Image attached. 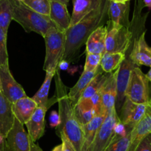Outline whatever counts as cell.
<instances>
[{
  "instance_id": "16",
  "label": "cell",
  "mask_w": 151,
  "mask_h": 151,
  "mask_svg": "<svg viewBox=\"0 0 151 151\" xmlns=\"http://www.w3.org/2000/svg\"><path fill=\"white\" fill-rule=\"evenodd\" d=\"M12 104L0 91V134L6 138L14 124L15 116L13 114Z\"/></svg>"
},
{
  "instance_id": "8",
  "label": "cell",
  "mask_w": 151,
  "mask_h": 151,
  "mask_svg": "<svg viewBox=\"0 0 151 151\" xmlns=\"http://www.w3.org/2000/svg\"><path fill=\"white\" fill-rule=\"evenodd\" d=\"M136 66L131 61L129 57H126L118 68L116 80V99H115V111L117 114H119L126 97V90L130 80L132 70Z\"/></svg>"
},
{
  "instance_id": "19",
  "label": "cell",
  "mask_w": 151,
  "mask_h": 151,
  "mask_svg": "<svg viewBox=\"0 0 151 151\" xmlns=\"http://www.w3.org/2000/svg\"><path fill=\"white\" fill-rule=\"evenodd\" d=\"M37 104L32 98L26 97L19 99L12 104L15 118L22 125H25L37 108Z\"/></svg>"
},
{
  "instance_id": "5",
  "label": "cell",
  "mask_w": 151,
  "mask_h": 151,
  "mask_svg": "<svg viewBox=\"0 0 151 151\" xmlns=\"http://www.w3.org/2000/svg\"><path fill=\"white\" fill-rule=\"evenodd\" d=\"M107 36L105 49L107 53H123L127 54L131 45L133 31L131 28L124 27L119 24L113 23L110 20L107 22Z\"/></svg>"
},
{
  "instance_id": "14",
  "label": "cell",
  "mask_w": 151,
  "mask_h": 151,
  "mask_svg": "<svg viewBox=\"0 0 151 151\" xmlns=\"http://www.w3.org/2000/svg\"><path fill=\"white\" fill-rule=\"evenodd\" d=\"M150 133H151V108L148 104L145 115L132 131L130 143L127 151H136L142 140Z\"/></svg>"
},
{
  "instance_id": "47",
  "label": "cell",
  "mask_w": 151,
  "mask_h": 151,
  "mask_svg": "<svg viewBox=\"0 0 151 151\" xmlns=\"http://www.w3.org/2000/svg\"><path fill=\"white\" fill-rule=\"evenodd\" d=\"M0 91H1V81H0Z\"/></svg>"
},
{
  "instance_id": "44",
  "label": "cell",
  "mask_w": 151,
  "mask_h": 151,
  "mask_svg": "<svg viewBox=\"0 0 151 151\" xmlns=\"http://www.w3.org/2000/svg\"><path fill=\"white\" fill-rule=\"evenodd\" d=\"M149 99L150 102L151 101V83H149Z\"/></svg>"
},
{
  "instance_id": "48",
  "label": "cell",
  "mask_w": 151,
  "mask_h": 151,
  "mask_svg": "<svg viewBox=\"0 0 151 151\" xmlns=\"http://www.w3.org/2000/svg\"><path fill=\"white\" fill-rule=\"evenodd\" d=\"M148 104H149L150 107V108H151V101H150V102H149V103H148Z\"/></svg>"
},
{
  "instance_id": "34",
  "label": "cell",
  "mask_w": 151,
  "mask_h": 151,
  "mask_svg": "<svg viewBox=\"0 0 151 151\" xmlns=\"http://www.w3.org/2000/svg\"><path fill=\"white\" fill-rule=\"evenodd\" d=\"M49 123H50V126L51 128H56L57 127H59L61 123V119L59 112L56 111H52L50 114V117H49Z\"/></svg>"
},
{
  "instance_id": "42",
  "label": "cell",
  "mask_w": 151,
  "mask_h": 151,
  "mask_svg": "<svg viewBox=\"0 0 151 151\" xmlns=\"http://www.w3.org/2000/svg\"><path fill=\"white\" fill-rule=\"evenodd\" d=\"M110 1H114V2H117V3H125V2H127V1H130V0H110Z\"/></svg>"
},
{
  "instance_id": "15",
  "label": "cell",
  "mask_w": 151,
  "mask_h": 151,
  "mask_svg": "<svg viewBox=\"0 0 151 151\" xmlns=\"http://www.w3.org/2000/svg\"><path fill=\"white\" fill-rule=\"evenodd\" d=\"M118 69L111 73L104 86L101 97V112L107 114L108 111L115 108L116 99V80Z\"/></svg>"
},
{
  "instance_id": "20",
  "label": "cell",
  "mask_w": 151,
  "mask_h": 151,
  "mask_svg": "<svg viewBox=\"0 0 151 151\" xmlns=\"http://www.w3.org/2000/svg\"><path fill=\"white\" fill-rule=\"evenodd\" d=\"M49 16L59 29L66 31L70 27L71 16L68 13L66 4L59 1H50Z\"/></svg>"
},
{
  "instance_id": "12",
  "label": "cell",
  "mask_w": 151,
  "mask_h": 151,
  "mask_svg": "<svg viewBox=\"0 0 151 151\" xmlns=\"http://www.w3.org/2000/svg\"><path fill=\"white\" fill-rule=\"evenodd\" d=\"M128 57L137 66H151V47L146 42L145 32L134 40L133 48Z\"/></svg>"
},
{
  "instance_id": "30",
  "label": "cell",
  "mask_w": 151,
  "mask_h": 151,
  "mask_svg": "<svg viewBox=\"0 0 151 151\" xmlns=\"http://www.w3.org/2000/svg\"><path fill=\"white\" fill-rule=\"evenodd\" d=\"M132 131H129L125 137L119 139H113L105 151H127L130 143Z\"/></svg>"
},
{
  "instance_id": "28",
  "label": "cell",
  "mask_w": 151,
  "mask_h": 151,
  "mask_svg": "<svg viewBox=\"0 0 151 151\" xmlns=\"http://www.w3.org/2000/svg\"><path fill=\"white\" fill-rule=\"evenodd\" d=\"M13 20V7L10 0H0V28L7 34L9 26Z\"/></svg>"
},
{
  "instance_id": "31",
  "label": "cell",
  "mask_w": 151,
  "mask_h": 151,
  "mask_svg": "<svg viewBox=\"0 0 151 151\" xmlns=\"http://www.w3.org/2000/svg\"><path fill=\"white\" fill-rule=\"evenodd\" d=\"M7 34L0 28V67L9 68L8 53L7 49Z\"/></svg>"
},
{
  "instance_id": "33",
  "label": "cell",
  "mask_w": 151,
  "mask_h": 151,
  "mask_svg": "<svg viewBox=\"0 0 151 151\" xmlns=\"http://www.w3.org/2000/svg\"><path fill=\"white\" fill-rule=\"evenodd\" d=\"M136 151H151V133L142 140Z\"/></svg>"
},
{
  "instance_id": "1",
  "label": "cell",
  "mask_w": 151,
  "mask_h": 151,
  "mask_svg": "<svg viewBox=\"0 0 151 151\" xmlns=\"http://www.w3.org/2000/svg\"><path fill=\"white\" fill-rule=\"evenodd\" d=\"M108 7L109 0H104L97 8L65 31V47L62 60L73 61L93 31L105 25L109 20Z\"/></svg>"
},
{
  "instance_id": "39",
  "label": "cell",
  "mask_w": 151,
  "mask_h": 151,
  "mask_svg": "<svg viewBox=\"0 0 151 151\" xmlns=\"http://www.w3.org/2000/svg\"><path fill=\"white\" fill-rule=\"evenodd\" d=\"M144 7H147L151 9V0H142Z\"/></svg>"
},
{
  "instance_id": "40",
  "label": "cell",
  "mask_w": 151,
  "mask_h": 151,
  "mask_svg": "<svg viewBox=\"0 0 151 151\" xmlns=\"http://www.w3.org/2000/svg\"><path fill=\"white\" fill-rule=\"evenodd\" d=\"M52 151H62V144L59 145H57V146H56V147H55L53 149V150H52Z\"/></svg>"
},
{
  "instance_id": "7",
  "label": "cell",
  "mask_w": 151,
  "mask_h": 151,
  "mask_svg": "<svg viewBox=\"0 0 151 151\" xmlns=\"http://www.w3.org/2000/svg\"><path fill=\"white\" fill-rule=\"evenodd\" d=\"M118 120L115 108L108 111L99 128L90 151H105L114 138V128Z\"/></svg>"
},
{
  "instance_id": "9",
  "label": "cell",
  "mask_w": 151,
  "mask_h": 151,
  "mask_svg": "<svg viewBox=\"0 0 151 151\" xmlns=\"http://www.w3.org/2000/svg\"><path fill=\"white\" fill-rule=\"evenodd\" d=\"M0 81L1 92L10 103H15L27 96L23 87L16 82L10 73V68L0 67Z\"/></svg>"
},
{
  "instance_id": "4",
  "label": "cell",
  "mask_w": 151,
  "mask_h": 151,
  "mask_svg": "<svg viewBox=\"0 0 151 151\" xmlns=\"http://www.w3.org/2000/svg\"><path fill=\"white\" fill-rule=\"evenodd\" d=\"M44 38L46 53L43 69L45 72L56 71L65 52V31L53 26L46 32Z\"/></svg>"
},
{
  "instance_id": "11",
  "label": "cell",
  "mask_w": 151,
  "mask_h": 151,
  "mask_svg": "<svg viewBox=\"0 0 151 151\" xmlns=\"http://www.w3.org/2000/svg\"><path fill=\"white\" fill-rule=\"evenodd\" d=\"M148 104H137L125 97L118 114L119 120L124 125H136L145 115Z\"/></svg>"
},
{
  "instance_id": "27",
  "label": "cell",
  "mask_w": 151,
  "mask_h": 151,
  "mask_svg": "<svg viewBox=\"0 0 151 151\" xmlns=\"http://www.w3.org/2000/svg\"><path fill=\"white\" fill-rule=\"evenodd\" d=\"M126 55L123 53H107L102 55L100 66L105 73H111L119 68L123 60L125 59Z\"/></svg>"
},
{
  "instance_id": "36",
  "label": "cell",
  "mask_w": 151,
  "mask_h": 151,
  "mask_svg": "<svg viewBox=\"0 0 151 151\" xmlns=\"http://www.w3.org/2000/svg\"><path fill=\"white\" fill-rule=\"evenodd\" d=\"M70 63L65 60H62L59 62V65H58V70H68L69 68Z\"/></svg>"
},
{
  "instance_id": "17",
  "label": "cell",
  "mask_w": 151,
  "mask_h": 151,
  "mask_svg": "<svg viewBox=\"0 0 151 151\" xmlns=\"http://www.w3.org/2000/svg\"><path fill=\"white\" fill-rule=\"evenodd\" d=\"M130 13V1L125 3H117L109 0L108 17L113 23L119 24L124 27L130 28L129 21Z\"/></svg>"
},
{
  "instance_id": "21",
  "label": "cell",
  "mask_w": 151,
  "mask_h": 151,
  "mask_svg": "<svg viewBox=\"0 0 151 151\" xmlns=\"http://www.w3.org/2000/svg\"><path fill=\"white\" fill-rule=\"evenodd\" d=\"M104 0H72L73 13L70 24L72 27L78 23L88 13L97 8Z\"/></svg>"
},
{
  "instance_id": "41",
  "label": "cell",
  "mask_w": 151,
  "mask_h": 151,
  "mask_svg": "<svg viewBox=\"0 0 151 151\" xmlns=\"http://www.w3.org/2000/svg\"><path fill=\"white\" fill-rule=\"evenodd\" d=\"M146 77H147V78L148 79V81H149V82L151 83V66H150V69L149 72H148L147 74L146 75Z\"/></svg>"
},
{
  "instance_id": "26",
  "label": "cell",
  "mask_w": 151,
  "mask_h": 151,
  "mask_svg": "<svg viewBox=\"0 0 151 151\" xmlns=\"http://www.w3.org/2000/svg\"><path fill=\"white\" fill-rule=\"evenodd\" d=\"M112 73V72H111ZM111 73H105L102 72L101 73L98 74L91 81V82L88 84L87 88L84 91V92L81 94L78 101H82V100H90L99 90L103 88L105 85L106 82L107 81L108 78L110 76Z\"/></svg>"
},
{
  "instance_id": "25",
  "label": "cell",
  "mask_w": 151,
  "mask_h": 151,
  "mask_svg": "<svg viewBox=\"0 0 151 151\" xmlns=\"http://www.w3.org/2000/svg\"><path fill=\"white\" fill-rule=\"evenodd\" d=\"M73 108L76 116L82 126L89 123L96 116L90 100L78 101Z\"/></svg>"
},
{
  "instance_id": "6",
  "label": "cell",
  "mask_w": 151,
  "mask_h": 151,
  "mask_svg": "<svg viewBox=\"0 0 151 151\" xmlns=\"http://www.w3.org/2000/svg\"><path fill=\"white\" fill-rule=\"evenodd\" d=\"M149 81L139 66L132 70L126 90V97L137 104H148Z\"/></svg>"
},
{
  "instance_id": "35",
  "label": "cell",
  "mask_w": 151,
  "mask_h": 151,
  "mask_svg": "<svg viewBox=\"0 0 151 151\" xmlns=\"http://www.w3.org/2000/svg\"><path fill=\"white\" fill-rule=\"evenodd\" d=\"M59 136L62 139V151H76L73 145L71 144L70 142L69 141V139L67 138L66 136L63 133H60Z\"/></svg>"
},
{
  "instance_id": "23",
  "label": "cell",
  "mask_w": 151,
  "mask_h": 151,
  "mask_svg": "<svg viewBox=\"0 0 151 151\" xmlns=\"http://www.w3.org/2000/svg\"><path fill=\"white\" fill-rule=\"evenodd\" d=\"M106 115L107 114L101 112L96 114L89 123L83 125L84 139L81 151H90L98 130L100 128Z\"/></svg>"
},
{
  "instance_id": "24",
  "label": "cell",
  "mask_w": 151,
  "mask_h": 151,
  "mask_svg": "<svg viewBox=\"0 0 151 151\" xmlns=\"http://www.w3.org/2000/svg\"><path fill=\"white\" fill-rule=\"evenodd\" d=\"M56 71L46 72L45 78H44V81L43 82L42 85L41 86L38 91L32 97V99L36 103L38 106H47V107L49 108L51 105L50 102H51L53 100V98L51 99V100H48L49 90H50L52 79L56 75Z\"/></svg>"
},
{
  "instance_id": "32",
  "label": "cell",
  "mask_w": 151,
  "mask_h": 151,
  "mask_svg": "<svg viewBox=\"0 0 151 151\" xmlns=\"http://www.w3.org/2000/svg\"><path fill=\"white\" fill-rule=\"evenodd\" d=\"M102 55L86 53L85 63L84 66V71H92L96 69L100 66Z\"/></svg>"
},
{
  "instance_id": "10",
  "label": "cell",
  "mask_w": 151,
  "mask_h": 151,
  "mask_svg": "<svg viewBox=\"0 0 151 151\" xmlns=\"http://www.w3.org/2000/svg\"><path fill=\"white\" fill-rule=\"evenodd\" d=\"M7 151H30V139L22 124L15 119L14 124L6 137Z\"/></svg>"
},
{
  "instance_id": "3",
  "label": "cell",
  "mask_w": 151,
  "mask_h": 151,
  "mask_svg": "<svg viewBox=\"0 0 151 151\" xmlns=\"http://www.w3.org/2000/svg\"><path fill=\"white\" fill-rule=\"evenodd\" d=\"M10 1L13 7V20L19 23L25 32H35L44 38L48 29L56 26L49 16L34 11L21 1Z\"/></svg>"
},
{
  "instance_id": "29",
  "label": "cell",
  "mask_w": 151,
  "mask_h": 151,
  "mask_svg": "<svg viewBox=\"0 0 151 151\" xmlns=\"http://www.w3.org/2000/svg\"><path fill=\"white\" fill-rule=\"evenodd\" d=\"M27 7L40 14L49 16L50 10V0H25L23 1Z\"/></svg>"
},
{
  "instance_id": "13",
  "label": "cell",
  "mask_w": 151,
  "mask_h": 151,
  "mask_svg": "<svg viewBox=\"0 0 151 151\" xmlns=\"http://www.w3.org/2000/svg\"><path fill=\"white\" fill-rule=\"evenodd\" d=\"M48 107L37 106L33 114L25 125L28 131V136L32 142H36L44 134L45 129V114Z\"/></svg>"
},
{
  "instance_id": "38",
  "label": "cell",
  "mask_w": 151,
  "mask_h": 151,
  "mask_svg": "<svg viewBox=\"0 0 151 151\" xmlns=\"http://www.w3.org/2000/svg\"><path fill=\"white\" fill-rule=\"evenodd\" d=\"M0 147H2V148L7 149V142H6V138H4L1 134H0Z\"/></svg>"
},
{
  "instance_id": "49",
  "label": "cell",
  "mask_w": 151,
  "mask_h": 151,
  "mask_svg": "<svg viewBox=\"0 0 151 151\" xmlns=\"http://www.w3.org/2000/svg\"><path fill=\"white\" fill-rule=\"evenodd\" d=\"M68 1H70V0H68Z\"/></svg>"
},
{
  "instance_id": "45",
  "label": "cell",
  "mask_w": 151,
  "mask_h": 151,
  "mask_svg": "<svg viewBox=\"0 0 151 151\" xmlns=\"http://www.w3.org/2000/svg\"><path fill=\"white\" fill-rule=\"evenodd\" d=\"M0 151H7V149L2 148V147H0Z\"/></svg>"
},
{
  "instance_id": "43",
  "label": "cell",
  "mask_w": 151,
  "mask_h": 151,
  "mask_svg": "<svg viewBox=\"0 0 151 151\" xmlns=\"http://www.w3.org/2000/svg\"><path fill=\"white\" fill-rule=\"evenodd\" d=\"M50 1H59V2H62L63 3V4H66V5H68V2L69 1H68V0H50Z\"/></svg>"
},
{
  "instance_id": "37",
  "label": "cell",
  "mask_w": 151,
  "mask_h": 151,
  "mask_svg": "<svg viewBox=\"0 0 151 151\" xmlns=\"http://www.w3.org/2000/svg\"><path fill=\"white\" fill-rule=\"evenodd\" d=\"M30 151H43L41 147L30 140Z\"/></svg>"
},
{
  "instance_id": "2",
  "label": "cell",
  "mask_w": 151,
  "mask_h": 151,
  "mask_svg": "<svg viewBox=\"0 0 151 151\" xmlns=\"http://www.w3.org/2000/svg\"><path fill=\"white\" fill-rule=\"evenodd\" d=\"M56 74V98L59 104L58 112L61 119L60 125L56 128V133L58 135L60 133H63L73 145L76 151H81L84 139L83 126L76 116L73 106L68 97L66 88L62 83L58 69Z\"/></svg>"
},
{
  "instance_id": "46",
  "label": "cell",
  "mask_w": 151,
  "mask_h": 151,
  "mask_svg": "<svg viewBox=\"0 0 151 151\" xmlns=\"http://www.w3.org/2000/svg\"><path fill=\"white\" fill-rule=\"evenodd\" d=\"M16 1H21V2H23L25 0H16Z\"/></svg>"
},
{
  "instance_id": "22",
  "label": "cell",
  "mask_w": 151,
  "mask_h": 151,
  "mask_svg": "<svg viewBox=\"0 0 151 151\" xmlns=\"http://www.w3.org/2000/svg\"><path fill=\"white\" fill-rule=\"evenodd\" d=\"M106 36L107 27L105 25L100 27L93 31L86 41V53L99 54L103 55L106 52Z\"/></svg>"
},
{
  "instance_id": "18",
  "label": "cell",
  "mask_w": 151,
  "mask_h": 151,
  "mask_svg": "<svg viewBox=\"0 0 151 151\" xmlns=\"http://www.w3.org/2000/svg\"><path fill=\"white\" fill-rule=\"evenodd\" d=\"M102 68L99 66L96 69L92 71H83L82 74L80 76L79 79L77 81L76 83L74 85L73 88H70L69 93L68 94V97L70 100L73 106H75L79 100L81 94L84 92L85 88L88 86V84L91 82L92 80L98 75L102 72Z\"/></svg>"
}]
</instances>
